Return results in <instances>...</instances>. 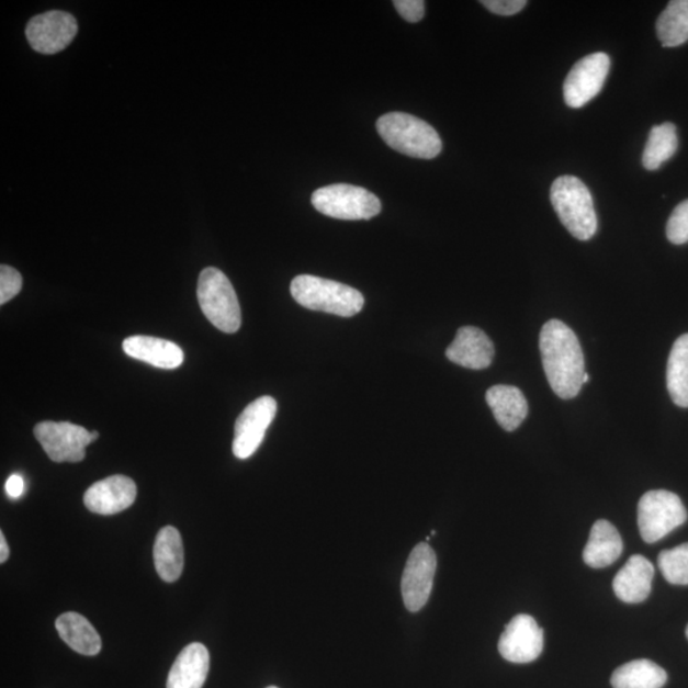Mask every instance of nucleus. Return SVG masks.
Wrapping results in <instances>:
<instances>
[{"instance_id":"39448f33","label":"nucleus","mask_w":688,"mask_h":688,"mask_svg":"<svg viewBox=\"0 0 688 688\" xmlns=\"http://www.w3.org/2000/svg\"><path fill=\"white\" fill-rule=\"evenodd\" d=\"M205 318L224 334H236L241 327V308L227 275L217 268L203 269L196 290Z\"/></svg>"},{"instance_id":"c85d7f7f","label":"nucleus","mask_w":688,"mask_h":688,"mask_svg":"<svg viewBox=\"0 0 688 688\" xmlns=\"http://www.w3.org/2000/svg\"><path fill=\"white\" fill-rule=\"evenodd\" d=\"M22 277L10 266L0 267V305H4L20 294Z\"/></svg>"},{"instance_id":"1a4fd4ad","label":"nucleus","mask_w":688,"mask_h":688,"mask_svg":"<svg viewBox=\"0 0 688 688\" xmlns=\"http://www.w3.org/2000/svg\"><path fill=\"white\" fill-rule=\"evenodd\" d=\"M34 433L47 456L57 463L83 461L86 448L92 442L91 432L70 422H40Z\"/></svg>"},{"instance_id":"2f4dec72","label":"nucleus","mask_w":688,"mask_h":688,"mask_svg":"<svg viewBox=\"0 0 688 688\" xmlns=\"http://www.w3.org/2000/svg\"><path fill=\"white\" fill-rule=\"evenodd\" d=\"M5 493L8 497L20 498L25 494V481L20 474H12L5 482Z\"/></svg>"},{"instance_id":"2eb2a0df","label":"nucleus","mask_w":688,"mask_h":688,"mask_svg":"<svg viewBox=\"0 0 688 688\" xmlns=\"http://www.w3.org/2000/svg\"><path fill=\"white\" fill-rule=\"evenodd\" d=\"M494 356L492 339L476 327L459 329L453 343L447 350V358L450 361L471 370L487 369L492 365Z\"/></svg>"},{"instance_id":"0eeeda50","label":"nucleus","mask_w":688,"mask_h":688,"mask_svg":"<svg viewBox=\"0 0 688 688\" xmlns=\"http://www.w3.org/2000/svg\"><path fill=\"white\" fill-rule=\"evenodd\" d=\"M312 203L316 211L336 219H370L382 212V203L375 194L350 184L320 188L314 192Z\"/></svg>"},{"instance_id":"f704fd0d","label":"nucleus","mask_w":688,"mask_h":688,"mask_svg":"<svg viewBox=\"0 0 688 688\" xmlns=\"http://www.w3.org/2000/svg\"><path fill=\"white\" fill-rule=\"evenodd\" d=\"M590 381V376L588 373H585L584 377H583V384L588 383Z\"/></svg>"},{"instance_id":"f3484780","label":"nucleus","mask_w":688,"mask_h":688,"mask_svg":"<svg viewBox=\"0 0 688 688\" xmlns=\"http://www.w3.org/2000/svg\"><path fill=\"white\" fill-rule=\"evenodd\" d=\"M123 350L131 358L147 362L158 369H178L184 361V352L178 345L156 337L126 338L123 342Z\"/></svg>"},{"instance_id":"9d476101","label":"nucleus","mask_w":688,"mask_h":688,"mask_svg":"<svg viewBox=\"0 0 688 688\" xmlns=\"http://www.w3.org/2000/svg\"><path fill=\"white\" fill-rule=\"evenodd\" d=\"M611 59L606 53L587 55L571 70L564 83V99L567 106L579 109L602 91Z\"/></svg>"},{"instance_id":"423d86ee","label":"nucleus","mask_w":688,"mask_h":688,"mask_svg":"<svg viewBox=\"0 0 688 688\" xmlns=\"http://www.w3.org/2000/svg\"><path fill=\"white\" fill-rule=\"evenodd\" d=\"M685 505L676 494L654 489L640 498L638 525L646 543H655L686 523Z\"/></svg>"},{"instance_id":"4be33fe9","label":"nucleus","mask_w":688,"mask_h":688,"mask_svg":"<svg viewBox=\"0 0 688 688\" xmlns=\"http://www.w3.org/2000/svg\"><path fill=\"white\" fill-rule=\"evenodd\" d=\"M58 634L70 650L82 655H98L102 643L97 629L82 614L76 612L63 613L55 621Z\"/></svg>"},{"instance_id":"473e14b6","label":"nucleus","mask_w":688,"mask_h":688,"mask_svg":"<svg viewBox=\"0 0 688 688\" xmlns=\"http://www.w3.org/2000/svg\"><path fill=\"white\" fill-rule=\"evenodd\" d=\"M8 559H10V548H8L5 537L2 532L0 533V563L4 564Z\"/></svg>"},{"instance_id":"f03ea898","label":"nucleus","mask_w":688,"mask_h":688,"mask_svg":"<svg viewBox=\"0 0 688 688\" xmlns=\"http://www.w3.org/2000/svg\"><path fill=\"white\" fill-rule=\"evenodd\" d=\"M291 295L296 303L308 311L323 312L351 318L359 314L365 297L361 292L347 284L320 279V277L303 274L291 282Z\"/></svg>"},{"instance_id":"c756f323","label":"nucleus","mask_w":688,"mask_h":688,"mask_svg":"<svg viewBox=\"0 0 688 688\" xmlns=\"http://www.w3.org/2000/svg\"><path fill=\"white\" fill-rule=\"evenodd\" d=\"M393 5L403 20L416 23L424 19L425 2L422 0H395Z\"/></svg>"},{"instance_id":"cd10ccee","label":"nucleus","mask_w":688,"mask_h":688,"mask_svg":"<svg viewBox=\"0 0 688 688\" xmlns=\"http://www.w3.org/2000/svg\"><path fill=\"white\" fill-rule=\"evenodd\" d=\"M667 237L672 244L688 243V200L679 203L668 219Z\"/></svg>"},{"instance_id":"b1692460","label":"nucleus","mask_w":688,"mask_h":688,"mask_svg":"<svg viewBox=\"0 0 688 688\" xmlns=\"http://www.w3.org/2000/svg\"><path fill=\"white\" fill-rule=\"evenodd\" d=\"M667 387L675 405L688 408V335L677 339L668 359Z\"/></svg>"},{"instance_id":"f257e3e1","label":"nucleus","mask_w":688,"mask_h":688,"mask_svg":"<svg viewBox=\"0 0 688 688\" xmlns=\"http://www.w3.org/2000/svg\"><path fill=\"white\" fill-rule=\"evenodd\" d=\"M540 350L545 376L561 399H573L580 393L585 375L579 339L565 323L552 319L544 324Z\"/></svg>"},{"instance_id":"7c9ffc66","label":"nucleus","mask_w":688,"mask_h":688,"mask_svg":"<svg viewBox=\"0 0 688 688\" xmlns=\"http://www.w3.org/2000/svg\"><path fill=\"white\" fill-rule=\"evenodd\" d=\"M489 12L498 15H512L519 13L527 5L526 0H484L481 2Z\"/></svg>"},{"instance_id":"412c9836","label":"nucleus","mask_w":688,"mask_h":688,"mask_svg":"<svg viewBox=\"0 0 688 688\" xmlns=\"http://www.w3.org/2000/svg\"><path fill=\"white\" fill-rule=\"evenodd\" d=\"M154 559L156 572L163 582L179 580L184 568V545L177 528L165 527L158 532Z\"/></svg>"},{"instance_id":"6ab92c4d","label":"nucleus","mask_w":688,"mask_h":688,"mask_svg":"<svg viewBox=\"0 0 688 688\" xmlns=\"http://www.w3.org/2000/svg\"><path fill=\"white\" fill-rule=\"evenodd\" d=\"M622 550V538L616 527L605 519L597 520L583 552L584 563L593 568L611 566Z\"/></svg>"},{"instance_id":"5701e85b","label":"nucleus","mask_w":688,"mask_h":688,"mask_svg":"<svg viewBox=\"0 0 688 688\" xmlns=\"http://www.w3.org/2000/svg\"><path fill=\"white\" fill-rule=\"evenodd\" d=\"M666 670L647 659L632 661L613 672V688H662L667 684Z\"/></svg>"},{"instance_id":"7ed1b4c3","label":"nucleus","mask_w":688,"mask_h":688,"mask_svg":"<svg viewBox=\"0 0 688 688\" xmlns=\"http://www.w3.org/2000/svg\"><path fill=\"white\" fill-rule=\"evenodd\" d=\"M376 129L387 146L409 157L432 160L442 149L439 133L414 115L385 114L379 117Z\"/></svg>"},{"instance_id":"bb28decb","label":"nucleus","mask_w":688,"mask_h":688,"mask_svg":"<svg viewBox=\"0 0 688 688\" xmlns=\"http://www.w3.org/2000/svg\"><path fill=\"white\" fill-rule=\"evenodd\" d=\"M658 566L668 583L688 585V543L661 552Z\"/></svg>"},{"instance_id":"dca6fc26","label":"nucleus","mask_w":688,"mask_h":688,"mask_svg":"<svg viewBox=\"0 0 688 688\" xmlns=\"http://www.w3.org/2000/svg\"><path fill=\"white\" fill-rule=\"evenodd\" d=\"M653 577L651 561L640 555L632 556L614 577V595L624 604H642L651 596Z\"/></svg>"},{"instance_id":"ddd939ff","label":"nucleus","mask_w":688,"mask_h":688,"mask_svg":"<svg viewBox=\"0 0 688 688\" xmlns=\"http://www.w3.org/2000/svg\"><path fill=\"white\" fill-rule=\"evenodd\" d=\"M543 651V630L538 627L532 616L518 614L506 624L498 652L504 659L511 663H531Z\"/></svg>"},{"instance_id":"4468645a","label":"nucleus","mask_w":688,"mask_h":688,"mask_svg":"<svg viewBox=\"0 0 688 688\" xmlns=\"http://www.w3.org/2000/svg\"><path fill=\"white\" fill-rule=\"evenodd\" d=\"M137 486L129 477L112 476L93 484L84 494L86 508L99 516H114L136 501Z\"/></svg>"},{"instance_id":"6e6552de","label":"nucleus","mask_w":688,"mask_h":688,"mask_svg":"<svg viewBox=\"0 0 688 688\" xmlns=\"http://www.w3.org/2000/svg\"><path fill=\"white\" fill-rule=\"evenodd\" d=\"M437 553L429 543H418L410 552L402 576L403 602L409 612L416 613L429 602L435 574H437Z\"/></svg>"},{"instance_id":"c9c22d12","label":"nucleus","mask_w":688,"mask_h":688,"mask_svg":"<svg viewBox=\"0 0 688 688\" xmlns=\"http://www.w3.org/2000/svg\"><path fill=\"white\" fill-rule=\"evenodd\" d=\"M686 638L688 639V627L686 629Z\"/></svg>"},{"instance_id":"aec40b11","label":"nucleus","mask_w":688,"mask_h":688,"mask_svg":"<svg viewBox=\"0 0 688 688\" xmlns=\"http://www.w3.org/2000/svg\"><path fill=\"white\" fill-rule=\"evenodd\" d=\"M486 401L493 409L498 425L505 431H516L528 416V402L523 392L512 385H495L486 393Z\"/></svg>"},{"instance_id":"393cba45","label":"nucleus","mask_w":688,"mask_h":688,"mask_svg":"<svg viewBox=\"0 0 688 688\" xmlns=\"http://www.w3.org/2000/svg\"><path fill=\"white\" fill-rule=\"evenodd\" d=\"M656 35L664 47L688 42V0H674L656 21Z\"/></svg>"},{"instance_id":"e433bc0d","label":"nucleus","mask_w":688,"mask_h":688,"mask_svg":"<svg viewBox=\"0 0 688 688\" xmlns=\"http://www.w3.org/2000/svg\"><path fill=\"white\" fill-rule=\"evenodd\" d=\"M267 688H279V687H275V686H271V687H267Z\"/></svg>"},{"instance_id":"72a5a7b5","label":"nucleus","mask_w":688,"mask_h":688,"mask_svg":"<svg viewBox=\"0 0 688 688\" xmlns=\"http://www.w3.org/2000/svg\"><path fill=\"white\" fill-rule=\"evenodd\" d=\"M98 439H99V432L98 431H92L91 432V440H92V442L97 441Z\"/></svg>"},{"instance_id":"f8f14e48","label":"nucleus","mask_w":688,"mask_h":688,"mask_svg":"<svg viewBox=\"0 0 688 688\" xmlns=\"http://www.w3.org/2000/svg\"><path fill=\"white\" fill-rule=\"evenodd\" d=\"M78 33L77 21L72 14L50 11L35 15L26 27L31 47L40 54H57L74 42Z\"/></svg>"},{"instance_id":"a211bd4d","label":"nucleus","mask_w":688,"mask_h":688,"mask_svg":"<svg viewBox=\"0 0 688 688\" xmlns=\"http://www.w3.org/2000/svg\"><path fill=\"white\" fill-rule=\"evenodd\" d=\"M210 652L201 643L184 647L172 664L166 688H202L210 672Z\"/></svg>"},{"instance_id":"9b49d317","label":"nucleus","mask_w":688,"mask_h":688,"mask_svg":"<svg viewBox=\"0 0 688 688\" xmlns=\"http://www.w3.org/2000/svg\"><path fill=\"white\" fill-rule=\"evenodd\" d=\"M275 414L277 402L269 395L250 403L243 410L235 424L233 452L236 458L248 459L257 452Z\"/></svg>"},{"instance_id":"a878e982","label":"nucleus","mask_w":688,"mask_h":688,"mask_svg":"<svg viewBox=\"0 0 688 688\" xmlns=\"http://www.w3.org/2000/svg\"><path fill=\"white\" fill-rule=\"evenodd\" d=\"M678 148L676 125L663 123L653 126L650 139L643 154V165L646 170H658L661 166L674 157Z\"/></svg>"},{"instance_id":"20e7f679","label":"nucleus","mask_w":688,"mask_h":688,"mask_svg":"<svg viewBox=\"0 0 688 688\" xmlns=\"http://www.w3.org/2000/svg\"><path fill=\"white\" fill-rule=\"evenodd\" d=\"M551 203L575 239L587 241L596 235L598 218L587 185L575 177H561L551 187Z\"/></svg>"}]
</instances>
